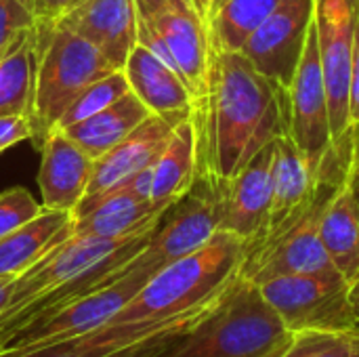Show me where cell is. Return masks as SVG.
<instances>
[{"instance_id":"14","label":"cell","mask_w":359,"mask_h":357,"mask_svg":"<svg viewBox=\"0 0 359 357\" xmlns=\"http://www.w3.org/2000/svg\"><path fill=\"white\" fill-rule=\"evenodd\" d=\"M55 23L88 40L116 69L137 44L135 0H78Z\"/></svg>"},{"instance_id":"38","label":"cell","mask_w":359,"mask_h":357,"mask_svg":"<svg viewBox=\"0 0 359 357\" xmlns=\"http://www.w3.org/2000/svg\"><path fill=\"white\" fill-rule=\"evenodd\" d=\"M358 2H359V0H358Z\"/></svg>"},{"instance_id":"20","label":"cell","mask_w":359,"mask_h":357,"mask_svg":"<svg viewBox=\"0 0 359 357\" xmlns=\"http://www.w3.org/2000/svg\"><path fill=\"white\" fill-rule=\"evenodd\" d=\"M198 173V133L194 116L189 114L181 120L164 151L154 164V183H151V202L156 206H170L181 198L194 183Z\"/></svg>"},{"instance_id":"27","label":"cell","mask_w":359,"mask_h":357,"mask_svg":"<svg viewBox=\"0 0 359 357\" xmlns=\"http://www.w3.org/2000/svg\"><path fill=\"white\" fill-rule=\"evenodd\" d=\"M42 213V204H38L32 194L23 187H11L0 194V240L11 231L19 229L27 221L36 219Z\"/></svg>"},{"instance_id":"25","label":"cell","mask_w":359,"mask_h":357,"mask_svg":"<svg viewBox=\"0 0 359 357\" xmlns=\"http://www.w3.org/2000/svg\"><path fill=\"white\" fill-rule=\"evenodd\" d=\"M278 357H359V330L290 332Z\"/></svg>"},{"instance_id":"26","label":"cell","mask_w":359,"mask_h":357,"mask_svg":"<svg viewBox=\"0 0 359 357\" xmlns=\"http://www.w3.org/2000/svg\"><path fill=\"white\" fill-rule=\"evenodd\" d=\"M128 80L124 76L122 69H114L111 74L99 78L97 82L88 84L74 101L72 105L65 109V114L61 116V120L57 122L55 128H65L69 124H76L97 112H101L103 107H107L109 103H114L116 99H120L124 93H128Z\"/></svg>"},{"instance_id":"30","label":"cell","mask_w":359,"mask_h":357,"mask_svg":"<svg viewBox=\"0 0 359 357\" xmlns=\"http://www.w3.org/2000/svg\"><path fill=\"white\" fill-rule=\"evenodd\" d=\"M32 137L34 130L27 116H0V154Z\"/></svg>"},{"instance_id":"15","label":"cell","mask_w":359,"mask_h":357,"mask_svg":"<svg viewBox=\"0 0 359 357\" xmlns=\"http://www.w3.org/2000/svg\"><path fill=\"white\" fill-rule=\"evenodd\" d=\"M164 206L141 198L130 179L120 181L111 189L82 198L74 208V236L124 238L149 229L158 223Z\"/></svg>"},{"instance_id":"7","label":"cell","mask_w":359,"mask_h":357,"mask_svg":"<svg viewBox=\"0 0 359 357\" xmlns=\"http://www.w3.org/2000/svg\"><path fill=\"white\" fill-rule=\"evenodd\" d=\"M267 305L290 332L299 330H358L343 278L292 274L257 284Z\"/></svg>"},{"instance_id":"9","label":"cell","mask_w":359,"mask_h":357,"mask_svg":"<svg viewBox=\"0 0 359 357\" xmlns=\"http://www.w3.org/2000/svg\"><path fill=\"white\" fill-rule=\"evenodd\" d=\"M358 6V0H316L313 23L328 95L332 141L341 139L351 126L349 74Z\"/></svg>"},{"instance_id":"24","label":"cell","mask_w":359,"mask_h":357,"mask_svg":"<svg viewBox=\"0 0 359 357\" xmlns=\"http://www.w3.org/2000/svg\"><path fill=\"white\" fill-rule=\"evenodd\" d=\"M280 0H225L208 11L212 53H240Z\"/></svg>"},{"instance_id":"4","label":"cell","mask_w":359,"mask_h":357,"mask_svg":"<svg viewBox=\"0 0 359 357\" xmlns=\"http://www.w3.org/2000/svg\"><path fill=\"white\" fill-rule=\"evenodd\" d=\"M36 40L38 65L29 122L34 137L42 139L88 84L116 67L88 40L63 25H36Z\"/></svg>"},{"instance_id":"5","label":"cell","mask_w":359,"mask_h":357,"mask_svg":"<svg viewBox=\"0 0 359 357\" xmlns=\"http://www.w3.org/2000/svg\"><path fill=\"white\" fill-rule=\"evenodd\" d=\"M221 200L223 181L198 170L191 187L160 215L133 265L154 276L162 267L202 248L219 231Z\"/></svg>"},{"instance_id":"13","label":"cell","mask_w":359,"mask_h":357,"mask_svg":"<svg viewBox=\"0 0 359 357\" xmlns=\"http://www.w3.org/2000/svg\"><path fill=\"white\" fill-rule=\"evenodd\" d=\"M189 114L191 109L151 114L147 120H143L130 135H126L120 143H116L109 151L95 160L93 177L88 181L84 198L103 194L130 175L154 166L164 151L175 126Z\"/></svg>"},{"instance_id":"17","label":"cell","mask_w":359,"mask_h":357,"mask_svg":"<svg viewBox=\"0 0 359 357\" xmlns=\"http://www.w3.org/2000/svg\"><path fill=\"white\" fill-rule=\"evenodd\" d=\"M122 72L130 90L147 105L151 114L194 109L196 99L179 72L168 67L139 42L133 46Z\"/></svg>"},{"instance_id":"37","label":"cell","mask_w":359,"mask_h":357,"mask_svg":"<svg viewBox=\"0 0 359 357\" xmlns=\"http://www.w3.org/2000/svg\"><path fill=\"white\" fill-rule=\"evenodd\" d=\"M76 2H78V0H76Z\"/></svg>"},{"instance_id":"19","label":"cell","mask_w":359,"mask_h":357,"mask_svg":"<svg viewBox=\"0 0 359 357\" xmlns=\"http://www.w3.org/2000/svg\"><path fill=\"white\" fill-rule=\"evenodd\" d=\"M149 116L151 112L147 109V105L133 90H128L101 112L59 130H63L93 160H97L116 143H120L126 135H130Z\"/></svg>"},{"instance_id":"33","label":"cell","mask_w":359,"mask_h":357,"mask_svg":"<svg viewBox=\"0 0 359 357\" xmlns=\"http://www.w3.org/2000/svg\"><path fill=\"white\" fill-rule=\"evenodd\" d=\"M347 189L351 191L359 210V124H351V151H349Z\"/></svg>"},{"instance_id":"32","label":"cell","mask_w":359,"mask_h":357,"mask_svg":"<svg viewBox=\"0 0 359 357\" xmlns=\"http://www.w3.org/2000/svg\"><path fill=\"white\" fill-rule=\"evenodd\" d=\"M349 120L359 124V6L353 27V50H351V74H349Z\"/></svg>"},{"instance_id":"2","label":"cell","mask_w":359,"mask_h":357,"mask_svg":"<svg viewBox=\"0 0 359 357\" xmlns=\"http://www.w3.org/2000/svg\"><path fill=\"white\" fill-rule=\"evenodd\" d=\"M244 240L217 231L196 252L162 267L109 320L111 324H162L212 309L240 280Z\"/></svg>"},{"instance_id":"6","label":"cell","mask_w":359,"mask_h":357,"mask_svg":"<svg viewBox=\"0 0 359 357\" xmlns=\"http://www.w3.org/2000/svg\"><path fill=\"white\" fill-rule=\"evenodd\" d=\"M149 278L151 276L147 271L135 267L130 261L124 274L116 282L86 297H80L78 301L53 314L40 316L23 324L0 345V356H13V353L32 351L38 347L55 345V343L74 339L78 335H84L88 330H95L107 324L145 286Z\"/></svg>"},{"instance_id":"21","label":"cell","mask_w":359,"mask_h":357,"mask_svg":"<svg viewBox=\"0 0 359 357\" xmlns=\"http://www.w3.org/2000/svg\"><path fill=\"white\" fill-rule=\"evenodd\" d=\"M320 240L339 274L351 284L359 276V210L347 185L326 206Z\"/></svg>"},{"instance_id":"29","label":"cell","mask_w":359,"mask_h":357,"mask_svg":"<svg viewBox=\"0 0 359 357\" xmlns=\"http://www.w3.org/2000/svg\"><path fill=\"white\" fill-rule=\"evenodd\" d=\"M198 324V322H196ZM196 324H183V326H172V328H166L158 335H151L147 339H141L116 353H109L105 357H158L160 353H164L177 339H181L187 330H191Z\"/></svg>"},{"instance_id":"36","label":"cell","mask_w":359,"mask_h":357,"mask_svg":"<svg viewBox=\"0 0 359 357\" xmlns=\"http://www.w3.org/2000/svg\"><path fill=\"white\" fill-rule=\"evenodd\" d=\"M223 2H225V0H208V2H206V13L212 11V8H217V6L223 4Z\"/></svg>"},{"instance_id":"3","label":"cell","mask_w":359,"mask_h":357,"mask_svg":"<svg viewBox=\"0 0 359 357\" xmlns=\"http://www.w3.org/2000/svg\"><path fill=\"white\" fill-rule=\"evenodd\" d=\"M290 330L257 284L240 280L181 339L158 357H278Z\"/></svg>"},{"instance_id":"23","label":"cell","mask_w":359,"mask_h":357,"mask_svg":"<svg viewBox=\"0 0 359 357\" xmlns=\"http://www.w3.org/2000/svg\"><path fill=\"white\" fill-rule=\"evenodd\" d=\"M38 65L36 25L25 29L0 57V116H27L34 103Z\"/></svg>"},{"instance_id":"8","label":"cell","mask_w":359,"mask_h":357,"mask_svg":"<svg viewBox=\"0 0 359 357\" xmlns=\"http://www.w3.org/2000/svg\"><path fill=\"white\" fill-rule=\"evenodd\" d=\"M206 2L208 0H135L137 17L168 46L196 101L206 93L212 61Z\"/></svg>"},{"instance_id":"11","label":"cell","mask_w":359,"mask_h":357,"mask_svg":"<svg viewBox=\"0 0 359 357\" xmlns=\"http://www.w3.org/2000/svg\"><path fill=\"white\" fill-rule=\"evenodd\" d=\"M288 109H290L288 135L318 166L324 154L332 145V130H330L326 82H324L320 50H318L316 23H311V29L305 40L303 57L299 61L297 74L288 88Z\"/></svg>"},{"instance_id":"28","label":"cell","mask_w":359,"mask_h":357,"mask_svg":"<svg viewBox=\"0 0 359 357\" xmlns=\"http://www.w3.org/2000/svg\"><path fill=\"white\" fill-rule=\"evenodd\" d=\"M32 27L34 17L23 0H0V53Z\"/></svg>"},{"instance_id":"18","label":"cell","mask_w":359,"mask_h":357,"mask_svg":"<svg viewBox=\"0 0 359 357\" xmlns=\"http://www.w3.org/2000/svg\"><path fill=\"white\" fill-rule=\"evenodd\" d=\"M74 236V215L69 210L44 208L42 213L0 240V278H19L53 246Z\"/></svg>"},{"instance_id":"31","label":"cell","mask_w":359,"mask_h":357,"mask_svg":"<svg viewBox=\"0 0 359 357\" xmlns=\"http://www.w3.org/2000/svg\"><path fill=\"white\" fill-rule=\"evenodd\" d=\"M27 11L34 17V25H50L55 23L76 0H23Z\"/></svg>"},{"instance_id":"22","label":"cell","mask_w":359,"mask_h":357,"mask_svg":"<svg viewBox=\"0 0 359 357\" xmlns=\"http://www.w3.org/2000/svg\"><path fill=\"white\" fill-rule=\"evenodd\" d=\"M316 175H318V166L294 143L290 135H282L276 139L273 200H271V213H269L267 225L286 217L294 206H299L307 198V194L311 191L316 183Z\"/></svg>"},{"instance_id":"16","label":"cell","mask_w":359,"mask_h":357,"mask_svg":"<svg viewBox=\"0 0 359 357\" xmlns=\"http://www.w3.org/2000/svg\"><path fill=\"white\" fill-rule=\"evenodd\" d=\"M93 164L95 160L63 130H48L42 137V162L38 173L42 206L74 213L86 194Z\"/></svg>"},{"instance_id":"10","label":"cell","mask_w":359,"mask_h":357,"mask_svg":"<svg viewBox=\"0 0 359 357\" xmlns=\"http://www.w3.org/2000/svg\"><path fill=\"white\" fill-rule=\"evenodd\" d=\"M316 15V0H280L240 50L265 78L290 88Z\"/></svg>"},{"instance_id":"35","label":"cell","mask_w":359,"mask_h":357,"mask_svg":"<svg viewBox=\"0 0 359 357\" xmlns=\"http://www.w3.org/2000/svg\"><path fill=\"white\" fill-rule=\"evenodd\" d=\"M349 297H351V305L355 314V328L359 330V276L349 284Z\"/></svg>"},{"instance_id":"1","label":"cell","mask_w":359,"mask_h":357,"mask_svg":"<svg viewBox=\"0 0 359 357\" xmlns=\"http://www.w3.org/2000/svg\"><path fill=\"white\" fill-rule=\"evenodd\" d=\"M191 116L198 170L229 181L261 147L288 135V90L242 53H212L206 93L194 103Z\"/></svg>"},{"instance_id":"12","label":"cell","mask_w":359,"mask_h":357,"mask_svg":"<svg viewBox=\"0 0 359 357\" xmlns=\"http://www.w3.org/2000/svg\"><path fill=\"white\" fill-rule=\"evenodd\" d=\"M273 149L276 141L261 147L246 166L223 181L221 225L219 231H229L246 242L257 238L267 225L273 200Z\"/></svg>"},{"instance_id":"34","label":"cell","mask_w":359,"mask_h":357,"mask_svg":"<svg viewBox=\"0 0 359 357\" xmlns=\"http://www.w3.org/2000/svg\"><path fill=\"white\" fill-rule=\"evenodd\" d=\"M17 278H13V276H2L0 278V314L6 309V305L11 301V290H13V282Z\"/></svg>"}]
</instances>
